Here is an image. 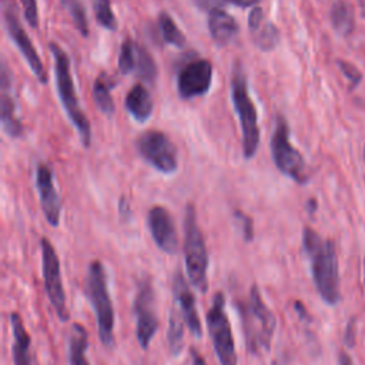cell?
<instances>
[{
  "mask_svg": "<svg viewBox=\"0 0 365 365\" xmlns=\"http://www.w3.org/2000/svg\"><path fill=\"white\" fill-rule=\"evenodd\" d=\"M302 247L309 259L314 285L328 305L339 301V274L335 245L331 240H324L309 227L304 228Z\"/></svg>",
  "mask_w": 365,
  "mask_h": 365,
  "instance_id": "cell-1",
  "label": "cell"
},
{
  "mask_svg": "<svg viewBox=\"0 0 365 365\" xmlns=\"http://www.w3.org/2000/svg\"><path fill=\"white\" fill-rule=\"evenodd\" d=\"M237 309L241 317L242 334L248 352L258 354L262 349L268 352L271 349L277 319L264 302L257 285L250 288L247 299L240 301Z\"/></svg>",
  "mask_w": 365,
  "mask_h": 365,
  "instance_id": "cell-2",
  "label": "cell"
},
{
  "mask_svg": "<svg viewBox=\"0 0 365 365\" xmlns=\"http://www.w3.org/2000/svg\"><path fill=\"white\" fill-rule=\"evenodd\" d=\"M86 292L96 314L98 338L104 346L110 348L114 344V307L110 297L106 268L103 262L97 259L88 264Z\"/></svg>",
  "mask_w": 365,
  "mask_h": 365,
  "instance_id": "cell-3",
  "label": "cell"
},
{
  "mask_svg": "<svg viewBox=\"0 0 365 365\" xmlns=\"http://www.w3.org/2000/svg\"><path fill=\"white\" fill-rule=\"evenodd\" d=\"M184 261L185 272L194 288L200 292L208 289V252L202 232L197 222V212L192 204L185 207L184 215Z\"/></svg>",
  "mask_w": 365,
  "mask_h": 365,
  "instance_id": "cell-4",
  "label": "cell"
},
{
  "mask_svg": "<svg viewBox=\"0 0 365 365\" xmlns=\"http://www.w3.org/2000/svg\"><path fill=\"white\" fill-rule=\"evenodd\" d=\"M50 50L54 57L56 83H57V91H58L60 101H61L68 118L77 128L81 143L84 144V147H88L91 143V127L77 101L74 83H73V77L70 73L68 57L63 51V48L56 43H50Z\"/></svg>",
  "mask_w": 365,
  "mask_h": 365,
  "instance_id": "cell-5",
  "label": "cell"
},
{
  "mask_svg": "<svg viewBox=\"0 0 365 365\" xmlns=\"http://www.w3.org/2000/svg\"><path fill=\"white\" fill-rule=\"evenodd\" d=\"M231 97L241 124L244 157L252 158L259 143V128L257 123V111L250 98L247 78L241 66H237L234 70L231 80Z\"/></svg>",
  "mask_w": 365,
  "mask_h": 365,
  "instance_id": "cell-6",
  "label": "cell"
},
{
  "mask_svg": "<svg viewBox=\"0 0 365 365\" xmlns=\"http://www.w3.org/2000/svg\"><path fill=\"white\" fill-rule=\"evenodd\" d=\"M205 318L208 334L220 365H237L234 335L225 312V297L222 292L218 291L214 294Z\"/></svg>",
  "mask_w": 365,
  "mask_h": 365,
  "instance_id": "cell-7",
  "label": "cell"
},
{
  "mask_svg": "<svg viewBox=\"0 0 365 365\" xmlns=\"http://www.w3.org/2000/svg\"><path fill=\"white\" fill-rule=\"evenodd\" d=\"M271 154L277 168L298 184L308 182L305 160L289 141V128L284 117L278 115L271 137Z\"/></svg>",
  "mask_w": 365,
  "mask_h": 365,
  "instance_id": "cell-8",
  "label": "cell"
},
{
  "mask_svg": "<svg viewBox=\"0 0 365 365\" xmlns=\"http://www.w3.org/2000/svg\"><path fill=\"white\" fill-rule=\"evenodd\" d=\"M134 315L137 341L143 349H148L158 329L155 292L150 277H144L137 281L134 297Z\"/></svg>",
  "mask_w": 365,
  "mask_h": 365,
  "instance_id": "cell-9",
  "label": "cell"
},
{
  "mask_svg": "<svg viewBox=\"0 0 365 365\" xmlns=\"http://www.w3.org/2000/svg\"><path fill=\"white\" fill-rule=\"evenodd\" d=\"M41 272L44 281V289L50 304L53 305L57 318L61 322L70 319V312L66 302V292L63 287L60 259L48 238H41Z\"/></svg>",
  "mask_w": 365,
  "mask_h": 365,
  "instance_id": "cell-10",
  "label": "cell"
},
{
  "mask_svg": "<svg viewBox=\"0 0 365 365\" xmlns=\"http://www.w3.org/2000/svg\"><path fill=\"white\" fill-rule=\"evenodd\" d=\"M135 147L140 155L158 171L173 174L177 170L178 160L175 145L164 133L157 130L145 131L137 138Z\"/></svg>",
  "mask_w": 365,
  "mask_h": 365,
  "instance_id": "cell-11",
  "label": "cell"
},
{
  "mask_svg": "<svg viewBox=\"0 0 365 365\" xmlns=\"http://www.w3.org/2000/svg\"><path fill=\"white\" fill-rule=\"evenodd\" d=\"M4 21H6V27H7V31L11 37V40L14 41V44L17 46V48L26 58L31 71L34 73V76L38 78V81L41 84H46L47 83L46 68H44L34 46L30 41V37L27 36L26 30L23 29L13 4H9L4 7Z\"/></svg>",
  "mask_w": 365,
  "mask_h": 365,
  "instance_id": "cell-12",
  "label": "cell"
},
{
  "mask_svg": "<svg viewBox=\"0 0 365 365\" xmlns=\"http://www.w3.org/2000/svg\"><path fill=\"white\" fill-rule=\"evenodd\" d=\"M212 80V66L208 60H192L178 73L177 88L181 98H192L208 91Z\"/></svg>",
  "mask_w": 365,
  "mask_h": 365,
  "instance_id": "cell-13",
  "label": "cell"
},
{
  "mask_svg": "<svg viewBox=\"0 0 365 365\" xmlns=\"http://www.w3.org/2000/svg\"><path fill=\"white\" fill-rule=\"evenodd\" d=\"M147 222L157 247L165 254H175L178 251V234L168 210L161 205L153 207L148 211Z\"/></svg>",
  "mask_w": 365,
  "mask_h": 365,
  "instance_id": "cell-14",
  "label": "cell"
},
{
  "mask_svg": "<svg viewBox=\"0 0 365 365\" xmlns=\"http://www.w3.org/2000/svg\"><path fill=\"white\" fill-rule=\"evenodd\" d=\"M36 187L40 197V204L47 222L51 227H58L61 202L54 188L53 173L46 164H40L36 170Z\"/></svg>",
  "mask_w": 365,
  "mask_h": 365,
  "instance_id": "cell-15",
  "label": "cell"
},
{
  "mask_svg": "<svg viewBox=\"0 0 365 365\" xmlns=\"http://www.w3.org/2000/svg\"><path fill=\"white\" fill-rule=\"evenodd\" d=\"M171 288H173V294H174V298H175V304L178 305L182 317H184L185 325L188 327V329L191 331V334L194 336L201 338L202 325H201V321H200L195 297H194L190 285L187 284L185 278L182 277V274L180 271H177L174 274Z\"/></svg>",
  "mask_w": 365,
  "mask_h": 365,
  "instance_id": "cell-16",
  "label": "cell"
},
{
  "mask_svg": "<svg viewBox=\"0 0 365 365\" xmlns=\"http://www.w3.org/2000/svg\"><path fill=\"white\" fill-rule=\"evenodd\" d=\"M248 29L254 44L262 51H269L279 43L278 29L265 19L261 7L255 6L250 11Z\"/></svg>",
  "mask_w": 365,
  "mask_h": 365,
  "instance_id": "cell-17",
  "label": "cell"
},
{
  "mask_svg": "<svg viewBox=\"0 0 365 365\" xmlns=\"http://www.w3.org/2000/svg\"><path fill=\"white\" fill-rule=\"evenodd\" d=\"M10 77L7 71L6 63H3L1 68V127L4 133L10 137H19L21 134V123L16 114V104L11 94Z\"/></svg>",
  "mask_w": 365,
  "mask_h": 365,
  "instance_id": "cell-18",
  "label": "cell"
},
{
  "mask_svg": "<svg viewBox=\"0 0 365 365\" xmlns=\"http://www.w3.org/2000/svg\"><path fill=\"white\" fill-rule=\"evenodd\" d=\"M10 327L13 334V365H34V359L30 352L31 338L24 327L21 317L17 312L10 314Z\"/></svg>",
  "mask_w": 365,
  "mask_h": 365,
  "instance_id": "cell-19",
  "label": "cell"
},
{
  "mask_svg": "<svg viewBox=\"0 0 365 365\" xmlns=\"http://www.w3.org/2000/svg\"><path fill=\"white\" fill-rule=\"evenodd\" d=\"M208 30L217 44L225 46L235 38L238 33V24L231 14L218 7L208 13Z\"/></svg>",
  "mask_w": 365,
  "mask_h": 365,
  "instance_id": "cell-20",
  "label": "cell"
},
{
  "mask_svg": "<svg viewBox=\"0 0 365 365\" xmlns=\"http://www.w3.org/2000/svg\"><path fill=\"white\" fill-rule=\"evenodd\" d=\"M125 110L134 117V120L144 123L153 114V100L148 90L143 84H135L125 96Z\"/></svg>",
  "mask_w": 365,
  "mask_h": 365,
  "instance_id": "cell-21",
  "label": "cell"
},
{
  "mask_svg": "<svg viewBox=\"0 0 365 365\" xmlns=\"http://www.w3.org/2000/svg\"><path fill=\"white\" fill-rule=\"evenodd\" d=\"M88 348V334L81 324L74 322L68 334V364L90 365L86 356Z\"/></svg>",
  "mask_w": 365,
  "mask_h": 365,
  "instance_id": "cell-22",
  "label": "cell"
},
{
  "mask_svg": "<svg viewBox=\"0 0 365 365\" xmlns=\"http://www.w3.org/2000/svg\"><path fill=\"white\" fill-rule=\"evenodd\" d=\"M184 317L174 304L170 308V315H168V328H167V342L171 355L177 356L181 354L182 346H184Z\"/></svg>",
  "mask_w": 365,
  "mask_h": 365,
  "instance_id": "cell-23",
  "label": "cell"
},
{
  "mask_svg": "<svg viewBox=\"0 0 365 365\" xmlns=\"http://www.w3.org/2000/svg\"><path fill=\"white\" fill-rule=\"evenodd\" d=\"M331 23L341 36H348L352 33L355 20H354V11L351 6L342 0L334 3L331 9Z\"/></svg>",
  "mask_w": 365,
  "mask_h": 365,
  "instance_id": "cell-24",
  "label": "cell"
},
{
  "mask_svg": "<svg viewBox=\"0 0 365 365\" xmlns=\"http://www.w3.org/2000/svg\"><path fill=\"white\" fill-rule=\"evenodd\" d=\"M158 27L161 31V37L165 43L175 46V47H182L185 44V36L180 31L178 26L175 24V21L173 20V17L168 13H165V11L160 13Z\"/></svg>",
  "mask_w": 365,
  "mask_h": 365,
  "instance_id": "cell-25",
  "label": "cell"
},
{
  "mask_svg": "<svg viewBox=\"0 0 365 365\" xmlns=\"http://www.w3.org/2000/svg\"><path fill=\"white\" fill-rule=\"evenodd\" d=\"M135 71L144 81L153 84L157 78V66L153 56L143 47L137 46V61Z\"/></svg>",
  "mask_w": 365,
  "mask_h": 365,
  "instance_id": "cell-26",
  "label": "cell"
},
{
  "mask_svg": "<svg viewBox=\"0 0 365 365\" xmlns=\"http://www.w3.org/2000/svg\"><path fill=\"white\" fill-rule=\"evenodd\" d=\"M93 97L98 110L107 115L114 113V101L110 94V86L106 83L104 76H100L93 84Z\"/></svg>",
  "mask_w": 365,
  "mask_h": 365,
  "instance_id": "cell-27",
  "label": "cell"
},
{
  "mask_svg": "<svg viewBox=\"0 0 365 365\" xmlns=\"http://www.w3.org/2000/svg\"><path fill=\"white\" fill-rule=\"evenodd\" d=\"M135 61H137V44H134L130 38H125L120 48L118 56V70L123 76L130 74L135 70Z\"/></svg>",
  "mask_w": 365,
  "mask_h": 365,
  "instance_id": "cell-28",
  "label": "cell"
},
{
  "mask_svg": "<svg viewBox=\"0 0 365 365\" xmlns=\"http://www.w3.org/2000/svg\"><path fill=\"white\" fill-rule=\"evenodd\" d=\"M61 3L67 9L68 14L71 16L80 34L87 37L88 36V21H87V14H86V10H84L81 1L80 0H61Z\"/></svg>",
  "mask_w": 365,
  "mask_h": 365,
  "instance_id": "cell-29",
  "label": "cell"
},
{
  "mask_svg": "<svg viewBox=\"0 0 365 365\" xmlns=\"http://www.w3.org/2000/svg\"><path fill=\"white\" fill-rule=\"evenodd\" d=\"M91 1H93L96 19L100 23V26L106 27L107 30H115L117 21L111 10V1L110 0H91Z\"/></svg>",
  "mask_w": 365,
  "mask_h": 365,
  "instance_id": "cell-30",
  "label": "cell"
},
{
  "mask_svg": "<svg viewBox=\"0 0 365 365\" xmlns=\"http://www.w3.org/2000/svg\"><path fill=\"white\" fill-rule=\"evenodd\" d=\"M336 66L341 70V73L345 76V78L348 80V83L351 86V90H354L355 87L359 86V83L362 81V74L358 70V67H355L352 63L344 61V60H338Z\"/></svg>",
  "mask_w": 365,
  "mask_h": 365,
  "instance_id": "cell-31",
  "label": "cell"
},
{
  "mask_svg": "<svg viewBox=\"0 0 365 365\" xmlns=\"http://www.w3.org/2000/svg\"><path fill=\"white\" fill-rule=\"evenodd\" d=\"M234 218H235V221L238 222V225H240V228H241V234H242L244 240H245L247 242L252 241V238H254V224H252L251 217H248V215L244 214L242 211H238V210H237V211L234 212Z\"/></svg>",
  "mask_w": 365,
  "mask_h": 365,
  "instance_id": "cell-32",
  "label": "cell"
},
{
  "mask_svg": "<svg viewBox=\"0 0 365 365\" xmlns=\"http://www.w3.org/2000/svg\"><path fill=\"white\" fill-rule=\"evenodd\" d=\"M24 11V17L27 23L33 27H38V9H37V1L36 0H20Z\"/></svg>",
  "mask_w": 365,
  "mask_h": 365,
  "instance_id": "cell-33",
  "label": "cell"
},
{
  "mask_svg": "<svg viewBox=\"0 0 365 365\" xmlns=\"http://www.w3.org/2000/svg\"><path fill=\"white\" fill-rule=\"evenodd\" d=\"M224 0H194V3L202 9V10H208L211 11L212 9H218V6L222 3Z\"/></svg>",
  "mask_w": 365,
  "mask_h": 365,
  "instance_id": "cell-34",
  "label": "cell"
},
{
  "mask_svg": "<svg viewBox=\"0 0 365 365\" xmlns=\"http://www.w3.org/2000/svg\"><path fill=\"white\" fill-rule=\"evenodd\" d=\"M190 356H191V365H207L205 359L201 356V354L194 346L190 348Z\"/></svg>",
  "mask_w": 365,
  "mask_h": 365,
  "instance_id": "cell-35",
  "label": "cell"
},
{
  "mask_svg": "<svg viewBox=\"0 0 365 365\" xmlns=\"http://www.w3.org/2000/svg\"><path fill=\"white\" fill-rule=\"evenodd\" d=\"M225 1L240 6V7H251V6H255L259 0H225Z\"/></svg>",
  "mask_w": 365,
  "mask_h": 365,
  "instance_id": "cell-36",
  "label": "cell"
},
{
  "mask_svg": "<svg viewBox=\"0 0 365 365\" xmlns=\"http://www.w3.org/2000/svg\"><path fill=\"white\" fill-rule=\"evenodd\" d=\"M345 342L348 345L354 344V321L349 322V325L346 327V334H345Z\"/></svg>",
  "mask_w": 365,
  "mask_h": 365,
  "instance_id": "cell-37",
  "label": "cell"
},
{
  "mask_svg": "<svg viewBox=\"0 0 365 365\" xmlns=\"http://www.w3.org/2000/svg\"><path fill=\"white\" fill-rule=\"evenodd\" d=\"M338 365H354V364H352V359L349 358L348 354L339 352V355H338Z\"/></svg>",
  "mask_w": 365,
  "mask_h": 365,
  "instance_id": "cell-38",
  "label": "cell"
},
{
  "mask_svg": "<svg viewBox=\"0 0 365 365\" xmlns=\"http://www.w3.org/2000/svg\"><path fill=\"white\" fill-rule=\"evenodd\" d=\"M307 210L309 211V214L315 212V210H317V200H315V198H309V200H308V202H307Z\"/></svg>",
  "mask_w": 365,
  "mask_h": 365,
  "instance_id": "cell-39",
  "label": "cell"
},
{
  "mask_svg": "<svg viewBox=\"0 0 365 365\" xmlns=\"http://www.w3.org/2000/svg\"><path fill=\"white\" fill-rule=\"evenodd\" d=\"M358 6H359V10H361V16L365 17V0H356Z\"/></svg>",
  "mask_w": 365,
  "mask_h": 365,
  "instance_id": "cell-40",
  "label": "cell"
},
{
  "mask_svg": "<svg viewBox=\"0 0 365 365\" xmlns=\"http://www.w3.org/2000/svg\"><path fill=\"white\" fill-rule=\"evenodd\" d=\"M364 272H365V259H364ZM364 278H365V274H364Z\"/></svg>",
  "mask_w": 365,
  "mask_h": 365,
  "instance_id": "cell-41",
  "label": "cell"
},
{
  "mask_svg": "<svg viewBox=\"0 0 365 365\" xmlns=\"http://www.w3.org/2000/svg\"><path fill=\"white\" fill-rule=\"evenodd\" d=\"M364 161H365V150H364Z\"/></svg>",
  "mask_w": 365,
  "mask_h": 365,
  "instance_id": "cell-42",
  "label": "cell"
}]
</instances>
